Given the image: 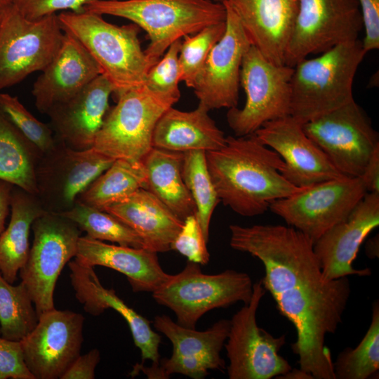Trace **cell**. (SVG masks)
<instances>
[{"instance_id":"obj_1","label":"cell","mask_w":379,"mask_h":379,"mask_svg":"<svg viewBox=\"0 0 379 379\" xmlns=\"http://www.w3.org/2000/svg\"><path fill=\"white\" fill-rule=\"evenodd\" d=\"M230 246L258 259L260 279L279 313L294 326L291 345L300 368L314 379H335L326 345L335 333L350 296L347 277L326 279L314 251V241L291 226L230 225Z\"/></svg>"},{"instance_id":"obj_2","label":"cell","mask_w":379,"mask_h":379,"mask_svg":"<svg viewBox=\"0 0 379 379\" xmlns=\"http://www.w3.org/2000/svg\"><path fill=\"white\" fill-rule=\"evenodd\" d=\"M206 159L220 201L243 216L261 215L302 189L282 175L283 159L254 134L226 137L222 147L206 152Z\"/></svg>"},{"instance_id":"obj_3","label":"cell","mask_w":379,"mask_h":379,"mask_svg":"<svg viewBox=\"0 0 379 379\" xmlns=\"http://www.w3.org/2000/svg\"><path fill=\"white\" fill-rule=\"evenodd\" d=\"M58 18L62 29L77 38L95 60L117 98L145 85L155 62L142 49L137 25L119 26L86 11L63 12Z\"/></svg>"},{"instance_id":"obj_4","label":"cell","mask_w":379,"mask_h":379,"mask_svg":"<svg viewBox=\"0 0 379 379\" xmlns=\"http://www.w3.org/2000/svg\"><path fill=\"white\" fill-rule=\"evenodd\" d=\"M84 11L124 18L144 29L150 40L145 53L155 63L176 40L226 19L223 3L213 0H98Z\"/></svg>"},{"instance_id":"obj_5","label":"cell","mask_w":379,"mask_h":379,"mask_svg":"<svg viewBox=\"0 0 379 379\" xmlns=\"http://www.w3.org/2000/svg\"><path fill=\"white\" fill-rule=\"evenodd\" d=\"M366 53L357 39L296 64L291 80L290 116L303 124L354 100V79Z\"/></svg>"},{"instance_id":"obj_6","label":"cell","mask_w":379,"mask_h":379,"mask_svg":"<svg viewBox=\"0 0 379 379\" xmlns=\"http://www.w3.org/2000/svg\"><path fill=\"white\" fill-rule=\"evenodd\" d=\"M253 286L245 272L227 270L207 274L200 265L188 261L182 271L169 274L152 295L159 305L174 312L178 324L195 328L199 319L210 310L227 308L238 302L248 303Z\"/></svg>"},{"instance_id":"obj_7","label":"cell","mask_w":379,"mask_h":379,"mask_svg":"<svg viewBox=\"0 0 379 379\" xmlns=\"http://www.w3.org/2000/svg\"><path fill=\"white\" fill-rule=\"evenodd\" d=\"M178 100L145 85L124 92L107 113L93 148L114 159L142 161L153 147L158 120Z\"/></svg>"},{"instance_id":"obj_8","label":"cell","mask_w":379,"mask_h":379,"mask_svg":"<svg viewBox=\"0 0 379 379\" xmlns=\"http://www.w3.org/2000/svg\"><path fill=\"white\" fill-rule=\"evenodd\" d=\"M34 239L19 273L38 315L54 307V291L61 271L76 256L81 230L71 220L45 211L32 225Z\"/></svg>"},{"instance_id":"obj_9","label":"cell","mask_w":379,"mask_h":379,"mask_svg":"<svg viewBox=\"0 0 379 379\" xmlns=\"http://www.w3.org/2000/svg\"><path fill=\"white\" fill-rule=\"evenodd\" d=\"M293 67L269 61L251 45L244 55L240 85L244 106L229 109L227 121L235 136L253 134L265 123L290 115L291 80Z\"/></svg>"},{"instance_id":"obj_10","label":"cell","mask_w":379,"mask_h":379,"mask_svg":"<svg viewBox=\"0 0 379 379\" xmlns=\"http://www.w3.org/2000/svg\"><path fill=\"white\" fill-rule=\"evenodd\" d=\"M64 34L58 15L31 20L10 3L0 25V91L42 71L58 51Z\"/></svg>"},{"instance_id":"obj_11","label":"cell","mask_w":379,"mask_h":379,"mask_svg":"<svg viewBox=\"0 0 379 379\" xmlns=\"http://www.w3.org/2000/svg\"><path fill=\"white\" fill-rule=\"evenodd\" d=\"M265 292L261 280L253 283L251 300L230 319L224 345L230 379L277 378L292 368L279 354L286 343L285 335L274 336L257 324L256 313Z\"/></svg>"},{"instance_id":"obj_12","label":"cell","mask_w":379,"mask_h":379,"mask_svg":"<svg viewBox=\"0 0 379 379\" xmlns=\"http://www.w3.org/2000/svg\"><path fill=\"white\" fill-rule=\"evenodd\" d=\"M366 193L360 177L342 176L302 188L269 209L314 242L345 220Z\"/></svg>"},{"instance_id":"obj_13","label":"cell","mask_w":379,"mask_h":379,"mask_svg":"<svg viewBox=\"0 0 379 379\" xmlns=\"http://www.w3.org/2000/svg\"><path fill=\"white\" fill-rule=\"evenodd\" d=\"M305 134L343 175L361 177L378 134L354 99L302 124Z\"/></svg>"},{"instance_id":"obj_14","label":"cell","mask_w":379,"mask_h":379,"mask_svg":"<svg viewBox=\"0 0 379 379\" xmlns=\"http://www.w3.org/2000/svg\"><path fill=\"white\" fill-rule=\"evenodd\" d=\"M153 323L154 328L171 341L172 354L150 367L136 364L132 375L142 372L148 378L166 379L179 373L192 379H202L209 371L223 372L226 369L220 352L228 335L230 319H220L201 331L182 326L166 314L155 316Z\"/></svg>"},{"instance_id":"obj_15","label":"cell","mask_w":379,"mask_h":379,"mask_svg":"<svg viewBox=\"0 0 379 379\" xmlns=\"http://www.w3.org/2000/svg\"><path fill=\"white\" fill-rule=\"evenodd\" d=\"M362 29L358 0H299L285 65L294 67L310 54L357 40Z\"/></svg>"},{"instance_id":"obj_16","label":"cell","mask_w":379,"mask_h":379,"mask_svg":"<svg viewBox=\"0 0 379 379\" xmlns=\"http://www.w3.org/2000/svg\"><path fill=\"white\" fill-rule=\"evenodd\" d=\"M95 149L77 150L56 139L35 167L36 197L46 211L72 208L77 197L114 161Z\"/></svg>"},{"instance_id":"obj_17","label":"cell","mask_w":379,"mask_h":379,"mask_svg":"<svg viewBox=\"0 0 379 379\" xmlns=\"http://www.w3.org/2000/svg\"><path fill=\"white\" fill-rule=\"evenodd\" d=\"M84 317L53 308L39 316L21 340L25 364L35 379H61L80 355Z\"/></svg>"},{"instance_id":"obj_18","label":"cell","mask_w":379,"mask_h":379,"mask_svg":"<svg viewBox=\"0 0 379 379\" xmlns=\"http://www.w3.org/2000/svg\"><path fill=\"white\" fill-rule=\"evenodd\" d=\"M225 31L211 50L193 87L199 102L209 110L237 107L243 58L252 45L228 0Z\"/></svg>"},{"instance_id":"obj_19","label":"cell","mask_w":379,"mask_h":379,"mask_svg":"<svg viewBox=\"0 0 379 379\" xmlns=\"http://www.w3.org/2000/svg\"><path fill=\"white\" fill-rule=\"evenodd\" d=\"M253 134L281 157L282 175L297 187L345 176L305 134L302 124L290 115L265 123Z\"/></svg>"},{"instance_id":"obj_20","label":"cell","mask_w":379,"mask_h":379,"mask_svg":"<svg viewBox=\"0 0 379 379\" xmlns=\"http://www.w3.org/2000/svg\"><path fill=\"white\" fill-rule=\"evenodd\" d=\"M379 225V193L367 192L349 216L318 238L313 245L328 280L350 275L369 276L370 269L352 266L365 238Z\"/></svg>"},{"instance_id":"obj_21","label":"cell","mask_w":379,"mask_h":379,"mask_svg":"<svg viewBox=\"0 0 379 379\" xmlns=\"http://www.w3.org/2000/svg\"><path fill=\"white\" fill-rule=\"evenodd\" d=\"M112 93L111 83L100 74L73 97L52 106L46 114L55 138L74 149L92 148Z\"/></svg>"},{"instance_id":"obj_22","label":"cell","mask_w":379,"mask_h":379,"mask_svg":"<svg viewBox=\"0 0 379 379\" xmlns=\"http://www.w3.org/2000/svg\"><path fill=\"white\" fill-rule=\"evenodd\" d=\"M65 32L56 55L41 71L32 91L35 106L45 113L75 95L98 75L100 69L80 41Z\"/></svg>"},{"instance_id":"obj_23","label":"cell","mask_w":379,"mask_h":379,"mask_svg":"<svg viewBox=\"0 0 379 379\" xmlns=\"http://www.w3.org/2000/svg\"><path fill=\"white\" fill-rule=\"evenodd\" d=\"M71 284L77 299L84 310L93 316L101 314L108 308L117 312L127 322L134 344L139 348L142 363L151 360L157 365L160 360L159 347L161 336L150 326V321L128 306L113 289L105 288L100 283L93 267L84 265L76 259L68 264Z\"/></svg>"},{"instance_id":"obj_24","label":"cell","mask_w":379,"mask_h":379,"mask_svg":"<svg viewBox=\"0 0 379 379\" xmlns=\"http://www.w3.org/2000/svg\"><path fill=\"white\" fill-rule=\"evenodd\" d=\"M253 46L274 64L285 65L299 0H228Z\"/></svg>"},{"instance_id":"obj_25","label":"cell","mask_w":379,"mask_h":379,"mask_svg":"<svg viewBox=\"0 0 379 379\" xmlns=\"http://www.w3.org/2000/svg\"><path fill=\"white\" fill-rule=\"evenodd\" d=\"M79 262L111 268L125 275L135 293L157 290L168 277L157 253L142 248L107 244L87 236L80 237L74 257Z\"/></svg>"},{"instance_id":"obj_26","label":"cell","mask_w":379,"mask_h":379,"mask_svg":"<svg viewBox=\"0 0 379 379\" xmlns=\"http://www.w3.org/2000/svg\"><path fill=\"white\" fill-rule=\"evenodd\" d=\"M104 211L133 230L142 239L143 248L157 253L171 250V244L183 225V220L143 188Z\"/></svg>"},{"instance_id":"obj_27","label":"cell","mask_w":379,"mask_h":379,"mask_svg":"<svg viewBox=\"0 0 379 379\" xmlns=\"http://www.w3.org/2000/svg\"><path fill=\"white\" fill-rule=\"evenodd\" d=\"M209 111L201 102L190 112L170 107L155 126L153 147L182 153L220 149L225 145L226 137L210 117Z\"/></svg>"},{"instance_id":"obj_28","label":"cell","mask_w":379,"mask_h":379,"mask_svg":"<svg viewBox=\"0 0 379 379\" xmlns=\"http://www.w3.org/2000/svg\"><path fill=\"white\" fill-rule=\"evenodd\" d=\"M45 211L36 195L14 185L10 222L0 234V274L10 284L16 281L28 258L32 222Z\"/></svg>"},{"instance_id":"obj_29","label":"cell","mask_w":379,"mask_h":379,"mask_svg":"<svg viewBox=\"0 0 379 379\" xmlns=\"http://www.w3.org/2000/svg\"><path fill=\"white\" fill-rule=\"evenodd\" d=\"M183 153L152 147L142 159L147 189L184 220L197 212L182 175Z\"/></svg>"},{"instance_id":"obj_30","label":"cell","mask_w":379,"mask_h":379,"mask_svg":"<svg viewBox=\"0 0 379 379\" xmlns=\"http://www.w3.org/2000/svg\"><path fill=\"white\" fill-rule=\"evenodd\" d=\"M141 188L147 189L142 161L117 159L79 194L76 201L104 211Z\"/></svg>"},{"instance_id":"obj_31","label":"cell","mask_w":379,"mask_h":379,"mask_svg":"<svg viewBox=\"0 0 379 379\" xmlns=\"http://www.w3.org/2000/svg\"><path fill=\"white\" fill-rule=\"evenodd\" d=\"M41 155L0 114V179L36 195L35 167Z\"/></svg>"},{"instance_id":"obj_32","label":"cell","mask_w":379,"mask_h":379,"mask_svg":"<svg viewBox=\"0 0 379 379\" xmlns=\"http://www.w3.org/2000/svg\"><path fill=\"white\" fill-rule=\"evenodd\" d=\"M39 315L21 281L14 286L0 274V332L4 338L21 341L36 326Z\"/></svg>"},{"instance_id":"obj_33","label":"cell","mask_w":379,"mask_h":379,"mask_svg":"<svg viewBox=\"0 0 379 379\" xmlns=\"http://www.w3.org/2000/svg\"><path fill=\"white\" fill-rule=\"evenodd\" d=\"M335 379H367L379 370V303H373L369 327L354 349L347 347L333 362Z\"/></svg>"},{"instance_id":"obj_34","label":"cell","mask_w":379,"mask_h":379,"mask_svg":"<svg viewBox=\"0 0 379 379\" xmlns=\"http://www.w3.org/2000/svg\"><path fill=\"white\" fill-rule=\"evenodd\" d=\"M73 221L87 237L121 246L142 248L140 236L113 215L76 201L69 210L60 213Z\"/></svg>"},{"instance_id":"obj_35","label":"cell","mask_w":379,"mask_h":379,"mask_svg":"<svg viewBox=\"0 0 379 379\" xmlns=\"http://www.w3.org/2000/svg\"><path fill=\"white\" fill-rule=\"evenodd\" d=\"M182 175L194 201L204 237L208 240L211 216L220 201L208 169L205 151L183 152Z\"/></svg>"},{"instance_id":"obj_36","label":"cell","mask_w":379,"mask_h":379,"mask_svg":"<svg viewBox=\"0 0 379 379\" xmlns=\"http://www.w3.org/2000/svg\"><path fill=\"white\" fill-rule=\"evenodd\" d=\"M225 21L207 26L191 36H183L179 53L180 81L194 86L207 57L225 31Z\"/></svg>"},{"instance_id":"obj_37","label":"cell","mask_w":379,"mask_h":379,"mask_svg":"<svg viewBox=\"0 0 379 379\" xmlns=\"http://www.w3.org/2000/svg\"><path fill=\"white\" fill-rule=\"evenodd\" d=\"M0 114L43 154L55 144L49 124L35 118L15 96L0 93Z\"/></svg>"},{"instance_id":"obj_38","label":"cell","mask_w":379,"mask_h":379,"mask_svg":"<svg viewBox=\"0 0 379 379\" xmlns=\"http://www.w3.org/2000/svg\"><path fill=\"white\" fill-rule=\"evenodd\" d=\"M181 39L174 41L161 58L149 70L145 86L152 91L169 95L180 99V81L179 53Z\"/></svg>"},{"instance_id":"obj_39","label":"cell","mask_w":379,"mask_h":379,"mask_svg":"<svg viewBox=\"0 0 379 379\" xmlns=\"http://www.w3.org/2000/svg\"><path fill=\"white\" fill-rule=\"evenodd\" d=\"M207 242L195 213L183 220L181 230L171 244V250L184 255L188 261L205 265L210 259Z\"/></svg>"},{"instance_id":"obj_40","label":"cell","mask_w":379,"mask_h":379,"mask_svg":"<svg viewBox=\"0 0 379 379\" xmlns=\"http://www.w3.org/2000/svg\"><path fill=\"white\" fill-rule=\"evenodd\" d=\"M98 0H11V3L25 18L35 20L62 10L81 13L86 4Z\"/></svg>"},{"instance_id":"obj_41","label":"cell","mask_w":379,"mask_h":379,"mask_svg":"<svg viewBox=\"0 0 379 379\" xmlns=\"http://www.w3.org/2000/svg\"><path fill=\"white\" fill-rule=\"evenodd\" d=\"M35 379L29 371L21 341L0 338V379Z\"/></svg>"},{"instance_id":"obj_42","label":"cell","mask_w":379,"mask_h":379,"mask_svg":"<svg viewBox=\"0 0 379 379\" xmlns=\"http://www.w3.org/2000/svg\"><path fill=\"white\" fill-rule=\"evenodd\" d=\"M365 36L362 41L366 53L379 48V0H358Z\"/></svg>"},{"instance_id":"obj_43","label":"cell","mask_w":379,"mask_h":379,"mask_svg":"<svg viewBox=\"0 0 379 379\" xmlns=\"http://www.w3.org/2000/svg\"><path fill=\"white\" fill-rule=\"evenodd\" d=\"M100 359V351L95 348L79 355L61 379H93L95 370Z\"/></svg>"},{"instance_id":"obj_44","label":"cell","mask_w":379,"mask_h":379,"mask_svg":"<svg viewBox=\"0 0 379 379\" xmlns=\"http://www.w3.org/2000/svg\"><path fill=\"white\" fill-rule=\"evenodd\" d=\"M360 178L367 192L379 193V147L371 155Z\"/></svg>"},{"instance_id":"obj_45","label":"cell","mask_w":379,"mask_h":379,"mask_svg":"<svg viewBox=\"0 0 379 379\" xmlns=\"http://www.w3.org/2000/svg\"><path fill=\"white\" fill-rule=\"evenodd\" d=\"M13 187L12 183L0 179V234L5 230V222L11 208Z\"/></svg>"},{"instance_id":"obj_46","label":"cell","mask_w":379,"mask_h":379,"mask_svg":"<svg viewBox=\"0 0 379 379\" xmlns=\"http://www.w3.org/2000/svg\"><path fill=\"white\" fill-rule=\"evenodd\" d=\"M277 378L284 379H314L313 377L307 372L301 370L300 368H291L282 375L279 376Z\"/></svg>"},{"instance_id":"obj_47","label":"cell","mask_w":379,"mask_h":379,"mask_svg":"<svg viewBox=\"0 0 379 379\" xmlns=\"http://www.w3.org/2000/svg\"><path fill=\"white\" fill-rule=\"evenodd\" d=\"M366 253L369 258H373L378 256V237L370 239L367 244Z\"/></svg>"},{"instance_id":"obj_48","label":"cell","mask_w":379,"mask_h":379,"mask_svg":"<svg viewBox=\"0 0 379 379\" xmlns=\"http://www.w3.org/2000/svg\"><path fill=\"white\" fill-rule=\"evenodd\" d=\"M9 4L10 3H7L2 0H0V25L1 23L5 10Z\"/></svg>"},{"instance_id":"obj_49","label":"cell","mask_w":379,"mask_h":379,"mask_svg":"<svg viewBox=\"0 0 379 379\" xmlns=\"http://www.w3.org/2000/svg\"><path fill=\"white\" fill-rule=\"evenodd\" d=\"M213 1L218 2V3H222L225 0H213Z\"/></svg>"},{"instance_id":"obj_50","label":"cell","mask_w":379,"mask_h":379,"mask_svg":"<svg viewBox=\"0 0 379 379\" xmlns=\"http://www.w3.org/2000/svg\"><path fill=\"white\" fill-rule=\"evenodd\" d=\"M2 1H4L5 2H7V3H11V0H2Z\"/></svg>"}]
</instances>
